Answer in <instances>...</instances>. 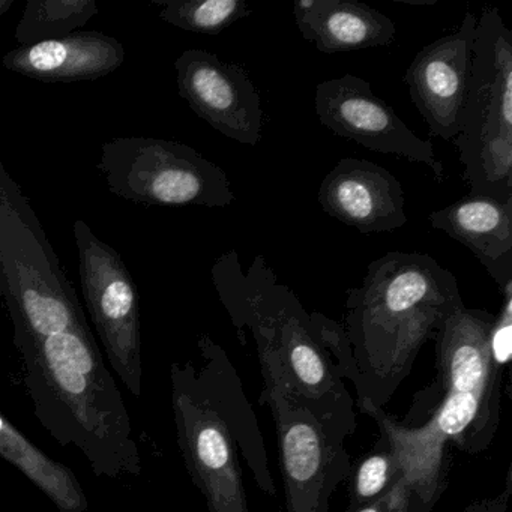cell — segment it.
Instances as JSON below:
<instances>
[{"label": "cell", "instance_id": "cell-1", "mask_svg": "<svg viewBox=\"0 0 512 512\" xmlns=\"http://www.w3.org/2000/svg\"><path fill=\"white\" fill-rule=\"evenodd\" d=\"M493 320L485 310L455 308L433 337L436 380L416 395L407 419L397 421L385 409L368 413L430 512L448 485V445L479 454L499 430L505 374L494 368L488 349Z\"/></svg>", "mask_w": 512, "mask_h": 512}, {"label": "cell", "instance_id": "cell-2", "mask_svg": "<svg viewBox=\"0 0 512 512\" xmlns=\"http://www.w3.org/2000/svg\"><path fill=\"white\" fill-rule=\"evenodd\" d=\"M461 305L457 278L428 254L391 251L368 265L362 286L347 290L341 325L352 358L346 379L364 415L385 409L422 346Z\"/></svg>", "mask_w": 512, "mask_h": 512}, {"label": "cell", "instance_id": "cell-3", "mask_svg": "<svg viewBox=\"0 0 512 512\" xmlns=\"http://www.w3.org/2000/svg\"><path fill=\"white\" fill-rule=\"evenodd\" d=\"M14 346L44 430L59 445L79 449L98 478H137L142 457L133 422L89 325Z\"/></svg>", "mask_w": 512, "mask_h": 512}, {"label": "cell", "instance_id": "cell-4", "mask_svg": "<svg viewBox=\"0 0 512 512\" xmlns=\"http://www.w3.org/2000/svg\"><path fill=\"white\" fill-rule=\"evenodd\" d=\"M212 283L239 343L247 344L245 328L253 335L263 379L281 383L338 436H352L355 401L314 338L310 314L290 287L278 284L265 257L256 256L244 274L238 253L229 251L212 266Z\"/></svg>", "mask_w": 512, "mask_h": 512}, {"label": "cell", "instance_id": "cell-5", "mask_svg": "<svg viewBox=\"0 0 512 512\" xmlns=\"http://www.w3.org/2000/svg\"><path fill=\"white\" fill-rule=\"evenodd\" d=\"M0 295L13 322L14 340L88 325L37 214L2 161Z\"/></svg>", "mask_w": 512, "mask_h": 512}, {"label": "cell", "instance_id": "cell-6", "mask_svg": "<svg viewBox=\"0 0 512 512\" xmlns=\"http://www.w3.org/2000/svg\"><path fill=\"white\" fill-rule=\"evenodd\" d=\"M454 145L470 194L512 202V32L496 8L476 23L472 77Z\"/></svg>", "mask_w": 512, "mask_h": 512}, {"label": "cell", "instance_id": "cell-7", "mask_svg": "<svg viewBox=\"0 0 512 512\" xmlns=\"http://www.w3.org/2000/svg\"><path fill=\"white\" fill-rule=\"evenodd\" d=\"M98 169L115 196L140 205L226 208L235 202L224 169L184 143L119 137L104 143Z\"/></svg>", "mask_w": 512, "mask_h": 512}, {"label": "cell", "instance_id": "cell-8", "mask_svg": "<svg viewBox=\"0 0 512 512\" xmlns=\"http://www.w3.org/2000/svg\"><path fill=\"white\" fill-rule=\"evenodd\" d=\"M176 440L209 512H250L235 437L197 379L193 361L170 367Z\"/></svg>", "mask_w": 512, "mask_h": 512}, {"label": "cell", "instance_id": "cell-9", "mask_svg": "<svg viewBox=\"0 0 512 512\" xmlns=\"http://www.w3.org/2000/svg\"><path fill=\"white\" fill-rule=\"evenodd\" d=\"M263 383L259 403L274 418L287 512H329L332 494L352 467L346 439L277 380Z\"/></svg>", "mask_w": 512, "mask_h": 512}, {"label": "cell", "instance_id": "cell-10", "mask_svg": "<svg viewBox=\"0 0 512 512\" xmlns=\"http://www.w3.org/2000/svg\"><path fill=\"white\" fill-rule=\"evenodd\" d=\"M80 281L92 322L107 358L125 388L142 395L139 293L121 254L95 236L83 220L74 223Z\"/></svg>", "mask_w": 512, "mask_h": 512}, {"label": "cell", "instance_id": "cell-11", "mask_svg": "<svg viewBox=\"0 0 512 512\" xmlns=\"http://www.w3.org/2000/svg\"><path fill=\"white\" fill-rule=\"evenodd\" d=\"M317 118L335 136L353 140L358 145L425 164L443 182V164L434 154L433 145L419 139L382 98L371 91L367 80L353 74L325 80L316 88Z\"/></svg>", "mask_w": 512, "mask_h": 512}, {"label": "cell", "instance_id": "cell-12", "mask_svg": "<svg viewBox=\"0 0 512 512\" xmlns=\"http://www.w3.org/2000/svg\"><path fill=\"white\" fill-rule=\"evenodd\" d=\"M179 95L200 119L227 139L256 146L262 140V100L247 71L203 49L176 59Z\"/></svg>", "mask_w": 512, "mask_h": 512}, {"label": "cell", "instance_id": "cell-13", "mask_svg": "<svg viewBox=\"0 0 512 512\" xmlns=\"http://www.w3.org/2000/svg\"><path fill=\"white\" fill-rule=\"evenodd\" d=\"M478 17L467 13L460 28L425 46L404 73L410 100L424 118L428 133L454 140L461 130L472 77V53Z\"/></svg>", "mask_w": 512, "mask_h": 512}, {"label": "cell", "instance_id": "cell-14", "mask_svg": "<svg viewBox=\"0 0 512 512\" xmlns=\"http://www.w3.org/2000/svg\"><path fill=\"white\" fill-rule=\"evenodd\" d=\"M319 203L329 217L361 233L395 232L407 223L400 181L367 160L338 161L320 184Z\"/></svg>", "mask_w": 512, "mask_h": 512}, {"label": "cell", "instance_id": "cell-15", "mask_svg": "<svg viewBox=\"0 0 512 512\" xmlns=\"http://www.w3.org/2000/svg\"><path fill=\"white\" fill-rule=\"evenodd\" d=\"M197 353V359H191L197 379L229 425L239 455L250 467L257 487L268 496H277L262 431L235 365L226 350L206 334L197 340Z\"/></svg>", "mask_w": 512, "mask_h": 512}, {"label": "cell", "instance_id": "cell-16", "mask_svg": "<svg viewBox=\"0 0 512 512\" xmlns=\"http://www.w3.org/2000/svg\"><path fill=\"white\" fill-rule=\"evenodd\" d=\"M124 62V46L116 38L94 31L17 47L2 58L8 71L46 83L100 79Z\"/></svg>", "mask_w": 512, "mask_h": 512}, {"label": "cell", "instance_id": "cell-17", "mask_svg": "<svg viewBox=\"0 0 512 512\" xmlns=\"http://www.w3.org/2000/svg\"><path fill=\"white\" fill-rule=\"evenodd\" d=\"M428 223L469 248L500 289L512 281V202L469 194L431 212Z\"/></svg>", "mask_w": 512, "mask_h": 512}, {"label": "cell", "instance_id": "cell-18", "mask_svg": "<svg viewBox=\"0 0 512 512\" xmlns=\"http://www.w3.org/2000/svg\"><path fill=\"white\" fill-rule=\"evenodd\" d=\"M293 14L304 40L325 55L388 47L397 35L388 16L361 2L299 0Z\"/></svg>", "mask_w": 512, "mask_h": 512}, {"label": "cell", "instance_id": "cell-19", "mask_svg": "<svg viewBox=\"0 0 512 512\" xmlns=\"http://www.w3.org/2000/svg\"><path fill=\"white\" fill-rule=\"evenodd\" d=\"M0 457L29 479L59 512H86L89 500L76 473L50 458L0 413Z\"/></svg>", "mask_w": 512, "mask_h": 512}, {"label": "cell", "instance_id": "cell-20", "mask_svg": "<svg viewBox=\"0 0 512 512\" xmlns=\"http://www.w3.org/2000/svg\"><path fill=\"white\" fill-rule=\"evenodd\" d=\"M97 14L94 0H29L17 25V43L32 46L67 37Z\"/></svg>", "mask_w": 512, "mask_h": 512}, {"label": "cell", "instance_id": "cell-21", "mask_svg": "<svg viewBox=\"0 0 512 512\" xmlns=\"http://www.w3.org/2000/svg\"><path fill=\"white\" fill-rule=\"evenodd\" d=\"M163 22L194 34L218 35L250 16L244 0H154Z\"/></svg>", "mask_w": 512, "mask_h": 512}, {"label": "cell", "instance_id": "cell-22", "mask_svg": "<svg viewBox=\"0 0 512 512\" xmlns=\"http://www.w3.org/2000/svg\"><path fill=\"white\" fill-rule=\"evenodd\" d=\"M401 478H404V473L400 461L388 439L380 434L374 448L350 467L346 479L349 487V509L380 499Z\"/></svg>", "mask_w": 512, "mask_h": 512}, {"label": "cell", "instance_id": "cell-23", "mask_svg": "<svg viewBox=\"0 0 512 512\" xmlns=\"http://www.w3.org/2000/svg\"><path fill=\"white\" fill-rule=\"evenodd\" d=\"M502 307L499 314H494L490 332H488V349L491 362L499 373L505 374L511 361L512 352V281L500 289Z\"/></svg>", "mask_w": 512, "mask_h": 512}, {"label": "cell", "instance_id": "cell-24", "mask_svg": "<svg viewBox=\"0 0 512 512\" xmlns=\"http://www.w3.org/2000/svg\"><path fill=\"white\" fill-rule=\"evenodd\" d=\"M346 512H430L413 493L406 478H401L385 496L358 508H347Z\"/></svg>", "mask_w": 512, "mask_h": 512}, {"label": "cell", "instance_id": "cell-25", "mask_svg": "<svg viewBox=\"0 0 512 512\" xmlns=\"http://www.w3.org/2000/svg\"><path fill=\"white\" fill-rule=\"evenodd\" d=\"M511 478V467H509L502 493L494 497H487V499L476 500V502L470 503L466 509H463V512H508V503L512 491Z\"/></svg>", "mask_w": 512, "mask_h": 512}, {"label": "cell", "instance_id": "cell-26", "mask_svg": "<svg viewBox=\"0 0 512 512\" xmlns=\"http://www.w3.org/2000/svg\"><path fill=\"white\" fill-rule=\"evenodd\" d=\"M13 4V0H0V16H4L13 7Z\"/></svg>", "mask_w": 512, "mask_h": 512}]
</instances>
